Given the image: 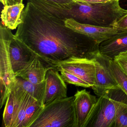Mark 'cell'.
Segmentation results:
<instances>
[{"label": "cell", "instance_id": "obj_1", "mask_svg": "<svg viewBox=\"0 0 127 127\" xmlns=\"http://www.w3.org/2000/svg\"><path fill=\"white\" fill-rule=\"evenodd\" d=\"M66 19L28 2L15 35L54 67L72 57L91 59L99 44L67 27Z\"/></svg>", "mask_w": 127, "mask_h": 127}, {"label": "cell", "instance_id": "obj_2", "mask_svg": "<svg viewBox=\"0 0 127 127\" xmlns=\"http://www.w3.org/2000/svg\"><path fill=\"white\" fill-rule=\"evenodd\" d=\"M126 14L127 10L120 6L119 0L90 4L76 1L70 10L64 9V12L67 18L105 27H112L114 23Z\"/></svg>", "mask_w": 127, "mask_h": 127}, {"label": "cell", "instance_id": "obj_3", "mask_svg": "<svg viewBox=\"0 0 127 127\" xmlns=\"http://www.w3.org/2000/svg\"><path fill=\"white\" fill-rule=\"evenodd\" d=\"M127 107V95L119 87L106 91L97 99L84 127H111Z\"/></svg>", "mask_w": 127, "mask_h": 127}, {"label": "cell", "instance_id": "obj_4", "mask_svg": "<svg viewBox=\"0 0 127 127\" xmlns=\"http://www.w3.org/2000/svg\"><path fill=\"white\" fill-rule=\"evenodd\" d=\"M74 96L44 106L30 127H77Z\"/></svg>", "mask_w": 127, "mask_h": 127}, {"label": "cell", "instance_id": "obj_5", "mask_svg": "<svg viewBox=\"0 0 127 127\" xmlns=\"http://www.w3.org/2000/svg\"><path fill=\"white\" fill-rule=\"evenodd\" d=\"M11 30L1 24L0 26V106L5 104L16 77L10 60L9 44Z\"/></svg>", "mask_w": 127, "mask_h": 127}, {"label": "cell", "instance_id": "obj_6", "mask_svg": "<svg viewBox=\"0 0 127 127\" xmlns=\"http://www.w3.org/2000/svg\"><path fill=\"white\" fill-rule=\"evenodd\" d=\"M95 63V84L91 88L95 94L101 96L106 91L119 87L114 78L110 67V60L99 52L93 55L92 59Z\"/></svg>", "mask_w": 127, "mask_h": 127}, {"label": "cell", "instance_id": "obj_7", "mask_svg": "<svg viewBox=\"0 0 127 127\" xmlns=\"http://www.w3.org/2000/svg\"><path fill=\"white\" fill-rule=\"evenodd\" d=\"M56 67H61L74 74L87 82L91 87L95 82V63L93 59L72 57L54 64Z\"/></svg>", "mask_w": 127, "mask_h": 127}, {"label": "cell", "instance_id": "obj_8", "mask_svg": "<svg viewBox=\"0 0 127 127\" xmlns=\"http://www.w3.org/2000/svg\"><path fill=\"white\" fill-rule=\"evenodd\" d=\"M9 53L15 75L26 67L37 55L23 41L17 38L11 32L10 34Z\"/></svg>", "mask_w": 127, "mask_h": 127}, {"label": "cell", "instance_id": "obj_9", "mask_svg": "<svg viewBox=\"0 0 127 127\" xmlns=\"http://www.w3.org/2000/svg\"><path fill=\"white\" fill-rule=\"evenodd\" d=\"M65 24L73 32L87 36L99 44L111 38L118 33L113 27H101L82 23L72 18L66 19Z\"/></svg>", "mask_w": 127, "mask_h": 127}, {"label": "cell", "instance_id": "obj_10", "mask_svg": "<svg viewBox=\"0 0 127 127\" xmlns=\"http://www.w3.org/2000/svg\"><path fill=\"white\" fill-rule=\"evenodd\" d=\"M59 72L55 68H51L47 72L44 106L56 100L67 97V87Z\"/></svg>", "mask_w": 127, "mask_h": 127}, {"label": "cell", "instance_id": "obj_11", "mask_svg": "<svg viewBox=\"0 0 127 127\" xmlns=\"http://www.w3.org/2000/svg\"><path fill=\"white\" fill-rule=\"evenodd\" d=\"M74 96L77 127H84L97 99L85 89L77 91Z\"/></svg>", "mask_w": 127, "mask_h": 127}, {"label": "cell", "instance_id": "obj_12", "mask_svg": "<svg viewBox=\"0 0 127 127\" xmlns=\"http://www.w3.org/2000/svg\"><path fill=\"white\" fill-rule=\"evenodd\" d=\"M51 68L55 67L42 61L37 55L26 67L16 73L15 76L33 84H40L45 81L47 72Z\"/></svg>", "mask_w": 127, "mask_h": 127}, {"label": "cell", "instance_id": "obj_13", "mask_svg": "<svg viewBox=\"0 0 127 127\" xmlns=\"http://www.w3.org/2000/svg\"><path fill=\"white\" fill-rule=\"evenodd\" d=\"M99 51L110 59L122 52L127 51V31L118 32L99 44Z\"/></svg>", "mask_w": 127, "mask_h": 127}, {"label": "cell", "instance_id": "obj_14", "mask_svg": "<svg viewBox=\"0 0 127 127\" xmlns=\"http://www.w3.org/2000/svg\"><path fill=\"white\" fill-rule=\"evenodd\" d=\"M25 8L23 3L4 6L1 12L2 23L6 27L11 30L18 27L21 23V15Z\"/></svg>", "mask_w": 127, "mask_h": 127}, {"label": "cell", "instance_id": "obj_15", "mask_svg": "<svg viewBox=\"0 0 127 127\" xmlns=\"http://www.w3.org/2000/svg\"><path fill=\"white\" fill-rule=\"evenodd\" d=\"M14 85L28 93L43 106V101L46 86L45 81L41 84H34L22 78L16 77Z\"/></svg>", "mask_w": 127, "mask_h": 127}, {"label": "cell", "instance_id": "obj_16", "mask_svg": "<svg viewBox=\"0 0 127 127\" xmlns=\"http://www.w3.org/2000/svg\"><path fill=\"white\" fill-rule=\"evenodd\" d=\"M20 95L16 91L11 89L6 99L3 115V125L5 127H11L14 115L18 107Z\"/></svg>", "mask_w": 127, "mask_h": 127}, {"label": "cell", "instance_id": "obj_17", "mask_svg": "<svg viewBox=\"0 0 127 127\" xmlns=\"http://www.w3.org/2000/svg\"><path fill=\"white\" fill-rule=\"evenodd\" d=\"M44 107L41 103L30 96L22 127H30Z\"/></svg>", "mask_w": 127, "mask_h": 127}, {"label": "cell", "instance_id": "obj_18", "mask_svg": "<svg viewBox=\"0 0 127 127\" xmlns=\"http://www.w3.org/2000/svg\"><path fill=\"white\" fill-rule=\"evenodd\" d=\"M30 96L29 94L24 91L14 116L11 127H22Z\"/></svg>", "mask_w": 127, "mask_h": 127}, {"label": "cell", "instance_id": "obj_19", "mask_svg": "<svg viewBox=\"0 0 127 127\" xmlns=\"http://www.w3.org/2000/svg\"><path fill=\"white\" fill-rule=\"evenodd\" d=\"M110 67L113 76L118 86L127 95V75L113 59L110 60Z\"/></svg>", "mask_w": 127, "mask_h": 127}, {"label": "cell", "instance_id": "obj_20", "mask_svg": "<svg viewBox=\"0 0 127 127\" xmlns=\"http://www.w3.org/2000/svg\"><path fill=\"white\" fill-rule=\"evenodd\" d=\"M55 68L61 72V76L65 82L83 87H90L91 86L87 82L82 80L74 74L61 67H56Z\"/></svg>", "mask_w": 127, "mask_h": 127}, {"label": "cell", "instance_id": "obj_21", "mask_svg": "<svg viewBox=\"0 0 127 127\" xmlns=\"http://www.w3.org/2000/svg\"><path fill=\"white\" fill-rule=\"evenodd\" d=\"M113 60L122 70L127 75V51L119 53L114 57Z\"/></svg>", "mask_w": 127, "mask_h": 127}, {"label": "cell", "instance_id": "obj_22", "mask_svg": "<svg viewBox=\"0 0 127 127\" xmlns=\"http://www.w3.org/2000/svg\"><path fill=\"white\" fill-rule=\"evenodd\" d=\"M111 127H127V107L117 116Z\"/></svg>", "mask_w": 127, "mask_h": 127}, {"label": "cell", "instance_id": "obj_23", "mask_svg": "<svg viewBox=\"0 0 127 127\" xmlns=\"http://www.w3.org/2000/svg\"><path fill=\"white\" fill-rule=\"evenodd\" d=\"M53 5L58 6L63 8L70 10L76 2V0H43Z\"/></svg>", "mask_w": 127, "mask_h": 127}, {"label": "cell", "instance_id": "obj_24", "mask_svg": "<svg viewBox=\"0 0 127 127\" xmlns=\"http://www.w3.org/2000/svg\"><path fill=\"white\" fill-rule=\"evenodd\" d=\"M112 27L116 29L118 32L127 31V14L114 23Z\"/></svg>", "mask_w": 127, "mask_h": 127}, {"label": "cell", "instance_id": "obj_25", "mask_svg": "<svg viewBox=\"0 0 127 127\" xmlns=\"http://www.w3.org/2000/svg\"><path fill=\"white\" fill-rule=\"evenodd\" d=\"M76 1L83 3H94L105 2L110 1L111 0H76Z\"/></svg>", "mask_w": 127, "mask_h": 127}, {"label": "cell", "instance_id": "obj_26", "mask_svg": "<svg viewBox=\"0 0 127 127\" xmlns=\"http://www.w3.org/2000/svg\"><path fill=\"white\" fill-rule=\"evenodd\" d=\"M4 6L14 5L17 3V0H0Z\"/></svg>", "mask_w": 127, "mask_h": 127}, {"label": "cell", "instance_id": "obj_27", "mask_svg": "<svg viewBox=\"0 0 127 127\" xmlns=\"http://www.w3.org/2000/svg\"><path fill=\"white\" fill-rule=\"evenodd\" d=\"M23 0H17V3H23Z\"/></svg>", "mask_w": 127, "mask_h": 127}, {"label": "cell", "instance_id": "obj_28", "mask_svg": "<svg viewBox=\"0 0 127 127\" xmlns=\"http://www.w3.org/2000/svg\"><path fill=\"white\" fill-rule=\"evenodd\" d=\"M119 0V1H120V0Z\"/></svg>", "mask_w": 127, "mask_h": 127}]
</instances>
